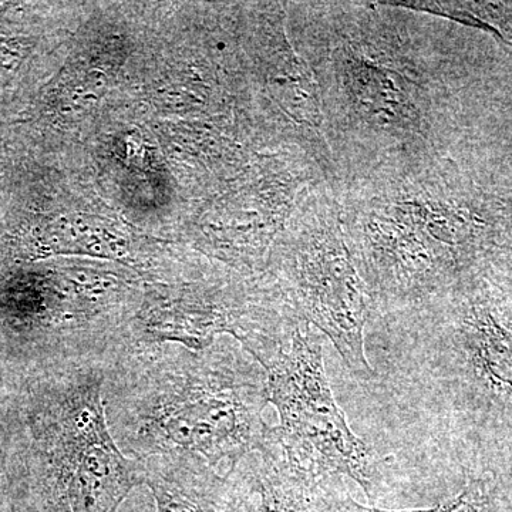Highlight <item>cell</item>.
I'll return each mask as SVG.
<instances>
[{"mask_svg":"<svg viewBox=\"0 0 512 512\" xmlns=\"http://www.w3.org/2000/svg\"><path fill=\"white\" fill-rule=\"evenodd\" d=\"M284 18V9L276 8L274 15L262 16L256 25L265 90L281 114L292 146L311 158L335 190L318 83L309 64L286 39Z\"/></svg>","mask_w":512,"mask_h":512,"instance_id":"9","label":"cell"},{"mask_svg":"<svg viewBox=\"0 0 512 512\" xmlns=\"http://www.w3.org/2000/svg\"><path fill=\"white\" fill-rule=\"evenodd\" d=\"M6 165H8V161H6L5 151L0 147V205H2L3 191H5L6 177H8Z\"/></svg>","mask_w":512,"mask_h":512,"instance_id":"15","label":"cell"},{"mask_svg":"<svg viewBox=\"0 0 512 512\" xmlns=\"http://www.w3.org/2000/svg\"><path fill=\"white\" fill-rule=\"evenodd\" d=\"M333 512H497L493 495L483 481H474L468 485L456 500L440 505V507L429 508V510L414 511H384L379 508L366 507L356 503L350 497H336L333 504Z\"/></svg>","mask_w":512,"mask_h":512,"instance_id":"14","label":"cell"},{"mask_svg":"<svg viewBox=\"0 0 512 512\" xmlns=\"http://www.w3.org/2000/svg\"><path fill=\"white\" fill-rule=\"evenodd\" d=\"M259 512H333L338 480L315 476L292 466L269 437L264 446L245 458Z\"/></svg>","mask_w":512,"mask_h":512,"instance_id":"11","label":"cell"},{"mask_svg":"<svg viewBox=\"0 0 512 512\" xmlns=\"http://www.w3.org/2000/svg\"><path fill=\"white\" fill-rule=\"evenodd\" d=\"M137 278L84 264L16 266L0 274V342L39 369L107 366L136 315Z\"/></svg>","mask_w":512,"mask_h":512,"instance_id":"5","label":"cell"},{"mask_svg":"<svg viewBox=\"0 0 512 512\" xmlns=\"http://www.w3.org/2000/svg\"><path fill=\"white\" fill-rule=\"evenodd\" d=\"M140 461L156 512H256L248 497L254 484L244 461L231 476H221L197 457Z\"/></svg>","mask_w":512,"mask_h":512,"instance_id":"10","label":"cell"},{"mask_svg":"<svg viewBox=\"0 0 512 512\" xmlns=\"http://www.w3.org/2000/svg\"><path fill=\"white\" fill-rule=\"evenodd\" d=\"M266 274L278 282L299 318L332 340L355 379H376L365 353L370 319L365 282L346 242L338 195L325 181L303 192L276 239Z\"/></svg>","mask_w":512,"mask_h":512,"instance_id":"6","label":"cell"},{"mask_svg":"<svg viewBox=\"0 0 512 512\" xmlns=\"http://www.w3.org/2000/svg\"><path fill=\"white\" fill-rule=\"evenodd\" d=\"M269 403L279 414L269 437L292 466L315 476L356 481L375 497L383 460L350 430L323 366V338L303 322L265 367Z\"/></svg>","mask_w":512,"mask_h":512,"instance_id":"8","label":"cell"},{"mask_svg":"<svg viewBox=\"0 0 512 512\" xmlns=\"http://www.w3.org/2000/svg\"><path fill=\"white\" fill-rule=\"evenodd\" d=\"M104 413L124 456L197 457L221 476L264 446V367L237 343L124 350L106 366Z\"/></svg>","mask_w":512,"mask_h":512,"instance_id":"2","label":"cell"},{"mask_svg":"<svg viewBox=\"0 0 512 512\" xmlns=\"http://www.w3.org/2000/svg\"><path fill=\"white\" fill-rule=\"evenodd\" d=\"M299 55L318 83L335 192L458 160L453 22L396 2L295 5Z\"/></svg>","mask_w":512,"mask_h":512,"instance_id":"1","label":"cell"},{"mask_svg":"<svg viewBox=\"0 0 512 512\" xmlns=\"http://www.w3.org/2000/svg\"><path fill=\"white\" fill-rule=\"evenodd\" d=\"M104 380L106 366L74 363L40 370L26 390L20 464L45 512H120L144 485L143 463L107 426Z\"/></svg>","mask_w":512,"mask_h":512,"instance_id":"4","label":"cell"},{"mask_svg":"<svg viewBox=\"0 0 512 512\" xmlns=\"http://www.w3.org/2000/svg\"><path fill=\"white\" fill-rule=\"evenodd\" d=\"M28 6L0 5V106L18 92L35 63L40 36L22 30Z\"/></svg>","mask_w":512,"mask_h":512,"instance_id":"12","label":"cell"},{"mask_svg":"<svg viewBox=\"0 0 512 512\" xmlns=\"http://www.w3.org/2000/svg\"><path fill=\"white\" fill-rule=\"evenodd\" d=\"M403 8L426 13L470 29L501 37L512 47V2H396Z\"/></svg>","mask_w":512,"mask_h":512,"instance_id":"13","label":"cell"},{"mask_svg":"<svg viewBox=\"0 0 512 512\" xmlns=\"http://www.w3.org/2000/svg\"><path fill=\"white\" fill-rule=\"evenodd\" d=\"M302 323L271 275L232 269L204 284L151 292L127 326L120 352L167 343L202 350L229 335L265 369Z\"/></svg>","mask_w":512,"mask_h":512,"instance_id":"7","label":"cell"},{"mask_svg":"<svg viewBox=\"0 0 512 512\" xmlns=\"http://www.w3.org/2000/svg\"><path fill=\"white\" fill-rule=\"evenodd\" d=\"M336 195L370 319L420 305L470 276L494 249L505 211L454 160L379 175Z\"/></svg>","mask_w":512,"mask_h":512,"instance_id":"3","label":"cell"}]
</instances>
